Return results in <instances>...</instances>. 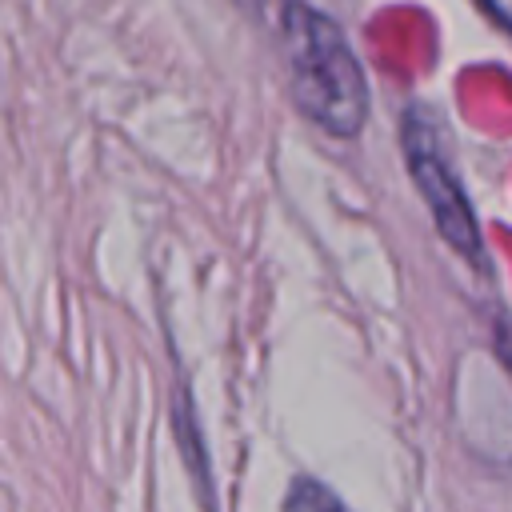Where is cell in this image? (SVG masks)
Here are the masks:
<instances>
[{"mask_svg": "<svg viewBox=\"0 0 512 512\" xmlns=\"http://www.w3.org/2000/svg\"><path fill=\"white\" fill-rule=\"evenodd\" d=\"M284 512H348V508L328 484H320L312 476H296L284 496Z\"/></svg>", "mask_w": 512, "mask_h": 512, "instance_id": "obj_3", "label": "cell"}, {"mask_svg": "<svg viewBox=\"0 0 512 512\" xmlns=\"http://www.w3.org/2000/svg\"><path fill=\"white\" fill-rule=\"evenodd\" d=\"M400 144H404V160L408 172L416 180V188L424 192V204L436 220V232L472 264H484V236L476 224V212L464 196V184L448 160V148L436 132V120L424 108H408L404 112V128H400Z\"/></svg>", "mask_w": 512, "mask_h": 512, "instance_id": "obj_2", "label": "cell"}, {"mask_svg": "<svg viewBox=\"0 0 512 512\" xmlns=\"http://www.w3.org/2000/svg\"><path fill=\"white\" fill-rule=\"evenodd\" d=\"M276 44L292 104L328 136H356L368 120V76L340 24L308 0H280Z\"/></svg>", "mask_w": 512, "mask_h": 512, "instance_id": "obj_1", "label": "cell"}, {"mask_svg": "<svg viewBox=\"0 0 512 512\" xmlns=\"http://www.w3.org/2000/svg\"><path fill=\"white\" fill-rule=\"evenodd\" d=\"M484 8H488V16L500 24V28H508V0H480Z\"/></svg>", "mask_w": 512, "mask_h": 512, "instance_id": "obj_4", "label": "cell"}]
</instances>
